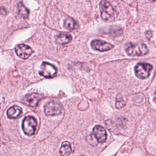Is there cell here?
<instances>
[{
  "instance_id": "cell-1",
  "label": "cell",
  "mask_w": 156,
  "mask_h": 156,
  "mask_svg": "<svg viewBox=\"0 0 156 156\" xmlns=\"http://www.w3.org/2000/svg\"><path fill=\"white\" fill-rule=\"evenodd\" d=\"M101 16L107 22H111L116 20L117 16L116 11L111 3L108 1H103L99 3Z\"/></svg>"
},
{
  "instance_id": "cell-2",
  "label": "cell",
  "mask_w": 156,
  "mask_h": 156,
  "mask_svg": "<svg viewBox=\"0 0 156 156\" xmlns=\"http://www.w3.org/2000/svg\"><path fill=\"white\" fill-rule=\"evenodd\" d=\"M125 51L130 56H143L148 53L149 49L143 43H129L126 45Z\"/></svg>"
},
{
  "instance_id": "cell-3",
  "label": "cell",
  "mask_w": 156,
  "mask_h": 156,
  "mask_svg": "<svg viewBox=\"0 0 156 156\" xmlns=\"http://www.w3.org/2000/svg\"><path fill=\"white\" fill-rule=\"evenodd\" d=\"M37 125V122L35 118L32 116L25 117L22 121V130L27 136H32L34 134Z\"/></svg>"
},
{
  "instance_id": "cell-4",
  "label": "cell",
  "mask_w": 156,
  "mask_h": 156,
  "mask_svg": "<svg viewBox=\"0 0 156 156\" xmlns=\"http://www.w3.org/2000/svg\"><path fill=\"white\" fill-rule=\"evenodd\" d=\"M152 69L153 67L150 64L139 63L135 67V75L139 79H146L149 77Z\"/></svg>"
},
{
  "instance_id": "cell-5",
  "label": "cell",
  "mask_w": 156,
  "mask_h": 156,
  "mask_svg": "<svg viewBox=\"0 0 156 156\" xmlns=\"http://www.w3.org/2000/svg\"><path fill=\"white\" fill-rule=\"evenodd\" d=\"M57 70L54 65L50 63L43 62L41 66L40 74L45 78L54 77L57 74Z\"/></svg>"
},
{
  "instance_id": "cell-6",
  "label": "cell",
  "mask_w": 156,
  "mask_h": 156,
  "mask_svg": "<svg viewBox=\"0 0 156 156\" xmlns=\"http://www.w3.org/2000/svg\"><path fill=\"white\" fill-rule=\"evenodd\" d=\"M44 110L45 114L47 116H57L62 112V107L58 102L51 101L45 104Z\"/></svg>"
},
{
  "instance_id": "cell-7",
  "label": "cell",
  "mask_w": 156,
  "mask_h": 156,
  "mask_svg": "<svg viewBox=\"0 0 156 156\" xmlns=\"http://www.w3.org/2000/svg\"><path fill=\"white\" fill-rule=\"evenodd\" d=\"M91 46L93 49L100 52L109 51L114 48V45L99 40H94L91 43Z\"/></svg>"
},
{
  "instance_id": "cell-8",
  "label": "cell",
  "mask_w": 156,
  "mask_h": 156,
  "mask_svg": "<svg viewBox=\"0 0 156 156\" xmlns=\"http://www.w3.org/2000/svg\"><path fill=\"white\" fill-rule=\"evenodd\" d=\"M15 52L17 56L23 59H28L33 53V50L28 45L20 44L15 48Z\"/></svg>"
},
{
  "instance_id": "cell-9",
  "label": "cell",
  "mask_w": 156,
  "mask_h": 156,
  "mask_svg": "<svg viewBox=\"0 0 156 156\" xmlns=\"http://www.w3.org/2000/svg\"><path fill=\"white\" fill-rule=\"evenodd\" d=\"M93 136L97 140L98 142L104 143L107 139V132L104 127L96 125L93 128Z\"/></svg>"
},
{
  "instance_id": "cell-10",
  "label": "cell",
  "mask_w": 156,
  "mask_h": 156,
  "mask_svg": "<svg viewBox=\"0 0 156 156\" xmlns=\"http://www.w3.org/2000/svg\"><path fill=\"white\" fill-rule=\"evenodd\" d=\"M40 99V95L34 93L25 96L23 98L22 102L25 105L34 108L37 106Z\"/></svg>"
},
{
  "instance_id": "cell-11",
  "label": "cell",
  "mask_w": 156,
  "mask_h": 156,
  "mask_svg": "<svg viewBox=\"0 0 156 156\" xmlns=\"http://www.w3.org/2000/svg\"><path fill=\"white\" fill-rule=\"evenodd\" d=\"M21 107L17 105H14L8 110L7 115L9 118H16L22 113Z\"/></svg>"
},
{
  "instance_id": "cell-12",
  "label": "cell",
  "mask_w": 156,
  "mask_h": 156,
  "mask_svg": "<svg viewBox=\"0 0 156 156\" xmlns=\"http://www.w3.org/2000/svg\"><path fill=\"white\" fill-rule=\"evenodd\" d=\"M72 39V36L70 34L61 33L56 36V42L62 45L68 44L71 41Z\"/></svg>"
},
{
  "instance_id": "cell-13",
  "label": "cell",
  "mask_w": 156,
  "mask_h": 156,
  "mask_svg": "<svg viewBox=\"0 0 156 156\" xmlns=\"http://www.w3.org/2000/svg\"><path fill=\"white\" fill-rule=\"evenodd\" d=\"M63 25L64 28L69 30H75L79 28L78 23L70 17L66 18L64 21Z\"/></svg>"
},
{
  "instance_id": "cell-14",
  "label": "cell",
  "mask_w": 156,
  "mask_h": 156,
  "mask_svg": "<svg viewBox=\"0 0 156 156\" xmlns=\"http://www.w3.org/2000/svg\"><path fill=\"white\" fill-rule=\"evenodd\" d=\"M72 152V149L70 144L68 142L62 143V146L59 150V153L62 156H70Z\"/></svg>"
},
{
  "instance_id": "cell-15",
  "label": "cell",
  "mask_w": 156,
  "mask_h": 156,
  "mask_svg": "<svg viewBox=\"0 0 156 156\" xmlns=\"http://www.w3.org/2000/svg\"><path fill=\"white\" fill-rule=\"evenodd\" d=\"M125 102L122 95L118 94L116 99V107L117 109H120L123 108L125 105Z\"/></svg>"
},
{
  "instance_id": "cell-16",
  "label": "cell",
  "mask_w": 156,
  "mask_h": 156,
  "mask_svg": "<svg viewBox=\"0 0 156 156\" xmlns=\"http://www.w3.org/2000/svg\"><path fill=\"white\" fill-rule=\"evenodd\" d=\"M18 10L19 14L23 18H27L28 15V11L27 8L23 6V4L20 3L18 4Z\"/></svg>"
},
{
  "instance_id": "cell-17",
  "label": "cell",
  "mask_w": 156,
  "mask_h": 156,
  "mask_svg": "<svg viewBox=\"0 0 156 156\" xmlns=\"http://www.w3.org/2000/svg\"><path fill=\"white\" fill-rule=\"evenodd\" d=\"M7 12L6 9L5 8L2 7L0 8V14L2 15H6L7 14Z\"/></svg>"
}]
</instances>
